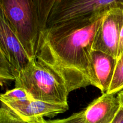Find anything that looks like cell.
<instances>
[{
    "label": "cell",
    "mask_w": 123,
    "mask_h": 123,
    "mask_svg": "<svg viewBox=\"0 0 123 123\" xmlns=\"http://www.w3.org/2000/svg\"><path fill=\"white\" fill-rule=\"evenodd\" d=\"M15 80V75L9 62L0 47V85Z\"/></svg>",
    "instance_id": "13"
},
{
    "label": "cell",
    "mask_w": 123,
    "mask_h": 123,
    "mask_svg": "<svg viewBox=\"0 0 123 123\" xmlns=\"http://www.w3.org/2000/svg\"><path fill=\"white\" fill-rule=\"evenodd\" d=\"M111 123H123V107L121 105L118 112Z\"/></svg>",
    "instance_id": "16"
},
{
    "label": "cell",
    "mask_w": 123,
    "mask_h": 123,
    "mask_svg": "<svg viewBox=\"0 0 123 123\" xmlns=\"http://www.w3.org/2000/svg\"><path fill=\"white\" fill-rule=\"evenodd\" d=\"M33 99L28 92L22 88H15L0 94V101L2 104L7 102L24 101Z\"/></svg>",
    "instance_id": "11"
},
{
    "label": "cell",
    "mask_w": 123,
    "mask_h": 123,
    "mask_svg": "<svg viewBox=\"0 0 123 123\" xmlns=\"http://www.w3.org/2000/svg\"><path fill=\"white\" fill-rule=\"evenodd\" d=\"M117 64V59L99 51L92 50V67L96 88L102 94L107 93L112 80Z\"/></svg>",
    "instance_id": "9"
},
{
    "label": "cell",
    "mask_w": 123,
    "mask_h": 123,
    "mask_svg": "<svg viewBox=\"0 0 123 123\" xmlns=\"http://www.w3.org/2000/svg\"><path fill=\"white\" fill-rule=\"evenodd\" d=\"M123 54V24L121 28V33H120V41H119V45H118V54L117 60Z\"/></svg>",
    "instance_id": "17"
},
{
    "label": "cell",
    "mask_w": 123,
    "mask_h": 123,
    "mask_svg": "<svg viewBox=\"0 0 123 123\" xmlns=\"http://www.w3.org/2000/svg\"><path fill=\"white\" fill-rule=\"evenodd\" d=\"M15 87L26 89L33 99L68 105L69 91L63 80L45 65L32 59L18 75Z\"/></svg>",
    "instance_id": "2"
},
{
    "label": "cell",
    "mask_w": 123,
    "mask_h": 123,
    "mask_svg": "<svg viewBox=\"0 0 123 123\" xmlns=\"http://www.w3.org/2000/svg\"><path fill=\"white\" fill-rule=\"evenodd\" d=\"M112 7L123 9V0H56L46 28L90 16Z\"/></svg>",
    "instance_id": "4"
},
{
    "label": "cell",
    "mask_w": 123,
    "mask_h": 123,
    "mask_svg": "<svg viewBox=\"0 0 123 123\" xmlns=\"http://www.w3.org/2000/svg\"><path fill=\"white\" fill-rule=\"evenodd\" d=\"M34 123H85L83 115V111L76 113L68 118L55 120L47 121L44 119L37 121Z\"/></svg>",
    "instance_id": "15"
},
{
    "label": "cell",
    "mask_w": 123,
    "mask_h": 123,
    "mask_svg": "<svg viewBox=\"0 0 123 123\" xmlns=\"http://www.w3.org/2000/svg\"><path fill=\"white\" fill-rule=\"evenodd\" d=\"M0 123H34L22 119L4 106L0 108Z\"/></svg>",
    "instance_id": "14"
},
{
    "label": "cell",
    "mask_w": 123,
    "mask_h": 123,
    "mask_svg": "<svg viewBox=\"0 0 123 123\" xmlns=\"http://www.w3.org/2000/svg\"><path fill=\"white\" fill-rule=\"evenodd\" d=\"M56 1V0H34L38 12L40 32L46 28L48 18Z\"/></svg>",
    "instance_id": "10"
},
{
    "label": "cell",
    "mask_w": 123,
    "mask_h": 123,
    "mask_svg": "<svg viewBox=\"0 0 123 123\" xmlns=\"http://www.w3.org/2000/svg\"><path fill=\"white\" fill-rule=\"evenodd\" d=\"M0 47L16 77L32 59L24 49L0 4Z\"/></svg>",
    "instance_id": "6"
},
{
    "label": "cell",
    "mask_w": 123,
    "mask_h": 123,
    "mask_svg": "<svg viewBox=\"0 0 123 123\" xmlns=\"http://www.w3.org/2000/svg\"><path fill=\"white\" fill-rule=\"evenodd\" d=\"M123 90V54L117 60L112 80L107 93L117 94Z\"/></svg>",
    "instance_id": "12"
},
{
    "label": "cell",
    "mask_w": 123,
    "mask_h": 123,
    "mask_svg": "<svg viewBox=\"0 0 123 123\" xmlns=\"http://www.w3.org/2000/svg\"><path fill=\"white\" fill-rule=\"evenodd\" d=\"M123 24V9L112 7L107 10L95 36L93 50L103 52L117 59Z\"/></svg>",
    "instance_id": "5"
},
{
    "label": "cell",
    "mask_w": 123,
    "mask_h": 123,
    "mask_svg": "<svg viewBox=\"0 0 123 123\" xmlns=\"http://www.w3.org/2000/svg\"><path fill=\"white\" fill-rule=\"evenodd\" d=\"M0 4L25 50L36 59L40 28L34 0H0Z\"/></svg>",
    "instance_id": "3"
},
{
    "label": "cell",
    "mask_w": 123,
    "mask_h": 123,
    "mask_svg": "<svg viewBox=\"0 0 123 123\" xmlns=\"http://www.w3.org/2000/svg\"><path fill=\"white\" fill-rule=\"evenodd\" d=\"M106 10L46 28L40 32L36 59L56 73L69 92L97 86L92 67V48Z\"/></svg>",
    "instance_id": "1"
},
{
    "label": "cell",
    "mask_w": 123,
    "mask_h": 123,
    "mask_svg": "<svg viewBox=\"0 0 123 123\" xmlns=\"http://www.w3.org/2000/svg\"><path fill=\"white\" fill-rule=\"evenodd\" d=\"M117 96L118 97L119 100H120V104H121V106L123 107V90H121L120 92L118 93Z\"/></svg>",
    "instance_id": "18"
},
{
    "label": "cell",
    "mask_w": 123,
    "mask_h": 123,
    "mask_svg": "<svg viewBox=\"0 0 123 123\" xmlns=\"http://www.w3.org/2000/svg\"><path fill=\"white\" fill-rule=\"evenodd\" d=\"M116 94H102L91 102L83 110L85 123H111L121 106Z\"/></svg>",
    "instance_id": "8"
},
{
    "label": "cell",
    "mask_w": 123,
    "mask_h": 123,
    "mask_svg": "<svg viewBox=\"0 0 123 123\" xmlns=\"http://www.w3.org/2000/svg\"><path fill=\"white\" fill-rule=\"evenodd\" d=\"M2 106L7 107L16 115L30 123L54 117L68 109V105L50 103L40 100H32L24 101L7 102Z\"/></svg>",
    "instance_id": "7"
}]
</instances>
